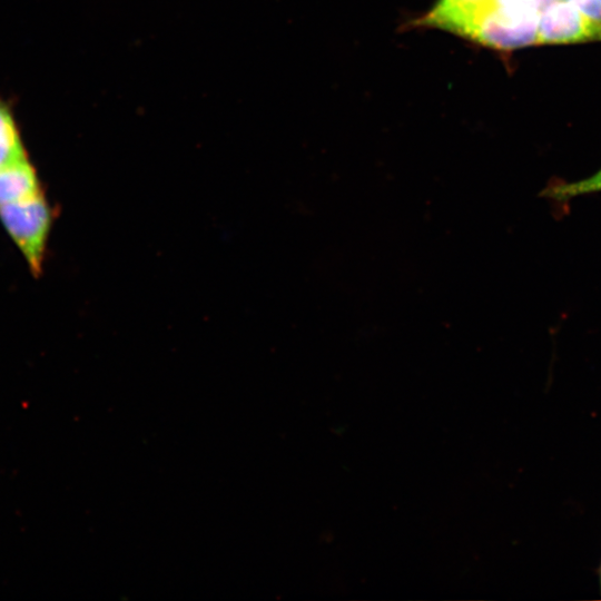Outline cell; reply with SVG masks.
<instances>
[{
  "instance_id": "cell-1",
  "label": "cell",
  "mask_w": 601,
  "mask_h": 601,
  "mask_svg": "<svg viewBox=\"0 0 601 601\" xmlns=\"http://www.w3.org/2000/svg\"><path fill=\"white\" fill-rule=\"evenodd\" d=\"M0 219L26 257L32 274L39 275L51 224V209L42 193L1 205Z\"/></svg>"
},
{
  "instance_id": "cell-2",
  "label": "cell",
  "mask_w": 601,
  "mask_h": 601,
  "mask_svg": "<svg viewBox=\"0 0 601 601\" xmlns=\"http://www.w3.org/2000/svg\"><path fill=\"white\" fill-rule=\"evenodd\" d=\"M601 41V23L583 16L568 0H552L539 13L536 43Z\"/></svg>"
},
{
  "instance_id": "cell-3",
  "label": "cell",
  "mask_w": 601,
  "mask_h": 601,
  "mask_svg": "<svg viewBox=\"0 0 601 601\" xmlns=\"http://www.w3.org/2000/svg\"><path fill=\"white\" fill-rule=\"evenodd\" d=\"M35 168L26 158L0 167V206L40 193Z\"/></svg>"
},
{
  "instance_id": "cell-4",
  "label": "cell",
  "mask_w": 601,
  "mask_h": 601,
  "mask_svg": "<svg viewBox=\"0 0 601 601\" xmlns=\"http://www.w3.org/2000/svg\"><path fill=\"white\" fill-rule=\"evenodd\" d=\"M593 194H601V167L592 175L575 181L548 183L540 196L556 204H565L573 198Z\"/></svg>"
},
{
  "instance_id": "cell-5",
  "label": "cell",
  "mask_w": 601,
  "mask_h": 601,
  "mask_svg": "<svg viewBox=\"0 0 601 601\" xmlns=\"http://www.w3.org/2000/svg\"><path fill=\"white\" fill-rule=\"evenodd\" d=\"M23 158L26 152L12 112L0 100V167Z\"/></svg>"
},
{
  "instance_id": "cell-6",
  "label": "cell",
  "mask_w": 601,
  "mask_h": 601,
  "mask_svg": "<svg viewBox=\"0 0 601 601\" xmlns=\"http://www.w3.org/2000/svg\"><path fill=\"white\" fill-rule=\"evenodd\" d=\"M588 19L601 23V0H568Z\"/></svg>"
},
{
  "instance_id": "cell-7",
  "label": "cell",
  "mask_w": 601,
  "mask_h": 601,
  "mask_svg": "<svg viewBox=\"0 0 601 601\" xmlns=\"http://www.w3.org/2000/svg\"><path fill=\"white\" fill-rule=\"evenodd\" d=\"M600 583H601V570H600Z\"/></svg>"
}]
</instances>
